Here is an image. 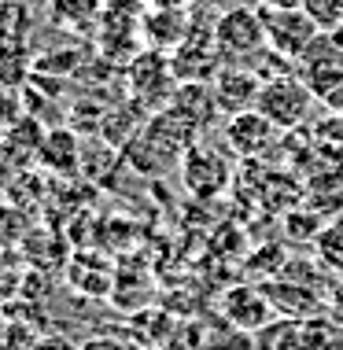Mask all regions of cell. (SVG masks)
Listing matches in <instances>:
<instances>
[{"label": "cell", "mask_w": 343, "mask_h": 350, "mask_svg": "<svg viewBox=\"0 0 343 350\" xmlns=\"http://www.w3.org/2000/svg\"><path fill=\"white\" fill-rule=\"evenodd\" d=\"M214 49L225 63H244L251 67V59H262L266 52V23H262V8H247L236 4L222 12V18L214 23Z\"/></svg>", "instance_id": "obj_1"}, {"label": "cell", "mask_w": 343, "mask_h": 350, "mask_svg": "<svg viewBox=\"0 0 343 350\" xmlns=\"http://www.w3.org/2000/svg\"><path fill=\"white\" fill-rule=\"evenodd\" d=\"M314 103H318V96L303 85V78L295 70H281L273 74V78L262 81V92H259V107L266 118L273 122L277 129H299L307 126Z\"/></svg>", "instance_id": "obj_2"}, {"label": "cell", "mask_w": 343, "mask_h": 350, "mask_svg": "<svg viewBox=\"0 0 343 350\" xmlns=\"http://www.w3.org/2000/svg\"><path fill=\"white\" fill-rule=\"evenodd\" d=\"M295 74L318 100H325L332 89L343 81V26L336 30H321L314 37V44L299 55Z\"/></svg>", "instance_id": "obj_3"}, {"label": "cell", "mask_w": 343, "mask_h": 350, "mask_svg": "<svg viewBox=\"0 0 343 350\" xmlns=\"http://www.w3.org/2000/svg\"><path fill=\"white\" fill-rule=\"evenodd\" d=\"M262 23H266V49L288 59L292 67L314 44V37L321 33V26L303 8H262Z\"/></svg>", "instance_id": "obj_4"}, {"label": "cell", "mask_w": 343, "mask_h": 350, "mask_svg": "<svg viewBox=\"0 0 343 350\" xmlns=\"http://www.w3.org/2000/svg\"><path fill=\"white\" fill-rule=\"evenodd\" d=\"M181 177H185V185H188L192 196H199V200H214V196L229 185L233 170H229V159L218 148L199 144L196 140V144L185 151V159H181Z\"/></svg>", "instance_id": "obj_5"}, {"label": "cell", "mask_w": 343, "mask_h": 350, "mask_svg": "<svg viewBox=\"0 0 343 350\" xmlns=\"http://www.w3.org/2000/svg\"><path fill=\"white\" fill-rule=\"evenodd\" d=\"M262 74L255 67H244V63H229L214 74V96L222 115H240V111H255L259 107V92H262Z\"/></svg>", "instance_id": "obj_6"}, {"label": "cell", "mask_w": 343, "mask_h": 350, "mask_svg": "<svg viewBox=\"0 0 343 350\" xmlns=\"http://www.w3.org/2000/svg\"><path fill=\"white\" fill-rule=\"evenodd\" d=\"M277 137V126L262 115V111H240V115H229L225 122V144L233 155L240 159H255Z\"/></svg>", "instance_id": "obj_7"}, {"label": "cell", "mask_w": 343, "mask_h": 350, "mask_svg": "<svg viewBox=\"0 0 343 350\" xmlns=\"http://www.w3.org/2000/svg\"><path fill=\"white\" fill-rule=\"evenodd\" d=\"M222 314L233 328H240V332L255 336L262 332L266 325H270L273 317V306L270 299H266V291H255V288H233L222 302Z\"/></svg>", "instance_id": "obj_8"}, {"label": "cell", "mask_w": 343, "mask_h": 350, "mask_svg": "<svg viewBox=\"0 0 343 350\" xmlns=\"http://www.w3.org/2000/svg\"><path fill=\"white\" fill-rule=\"evenodd\" d=\"M170 107H174L185 122H192L199 133H203L207 126H214V118L222 115L218 96L207 81H177L174 96H170Z\"/></svg>", "instance_id": "obj_9"}, {"label": "cell", "mask_w": 343, "mask_h": 350, "mask_svg": "<svg viewBox=\"0 0 343 350\" xmlns=\"http://www.w3.org/2000/svg\"><path fill=\"white\" fill-rule=\"evenodd\" d=\"M37 159H41L52 174L71 177V174H78V166H81V140L74 137L71 129H52V133L41 140Z\"/></svg>", "instance_id": "obj_10"}, {"label": "cell", "mask_w": 343, "mask_h": 350, "mask_svg": "<svg viewBox=\"0 0 343 350\" xmlns=\"http://www.w3.org/2000/svg\"><path fill=\"white\" fill-rule=\"evenodd\" d=\"M30 217H26L18 206H0V251H15L26 243L30 236Z\"/></svg>", "instance_id": "obj_11"}, {"label": "cell", "mask_w": 343, "mask_h": 350, "mask_svg": "<svg viewBox=\"0 0 343 350\" xmlns=\"http://www.w3.org/2000/svg\"><path fill=\"white\" fill-rule=\"evenodd\" d=\"M23 277H26L23 262L12 251H0V302H12L23 291Z\"/></svg>", "instance_id": "obj_12"}, {"label": "cell", "mask_w": 343, "mask_h": 350, "mask_svg": "<svg viewBox=\"0 0 343 350\" xmlns=\"http://www.w3.org/2000/svg\"><path fill=\"white\" fill-rule=\"evenodd\" d=\"M303 12H307L321 30L343 26V0H303Z\"/></svg>", "instance_id": "obj_13"}, {"label": "cell", "mask_w": 343, "mask_h": 350, "mask_svg": "<svg viewBox=\"0 0 343 350\" xmlns=\"http://www.w3.org/2000/svg\"><path fill=\"white\" fill-rule=\"evenodd\" d=\"M318 243H321V258L343 269V217H340V221H332L329 229H321Z\"/></svg>", "instance_id": "obj_14"}, {"label": "cell", "mask_w": 343, "mask_h": 350, "mask_svg": "<svg viewBox=\"0 0 343 350\" xmlns=\"http://www.w3.org/2000/svg\"><path fill=\"white\" fill-rule=\"evenodd\" d=\"M74 350H137V347H129L122 336H107V332H100V336H89V339H81Z\"/></svg>", "instance_id": "obj_15"}, {"label": "cell", "mask_w": 343, "mask_h": 350, "mask_svg": "<svg viewBox=\"0 0 343 350\" xmlns=\"http://www.w3.org/2000/svg\"><path fill=\"white\" fill-rule=\"evenodd\" d=\"M0 350H34V336H23L18 325H8L4 339H0Z\"/></svg>", "instance_id": "obj_16"}, {"label": "cell", "mask_w": 343, "mask_h": 350, "mask_svg": "<svg viewBox=\"0 0 343 350\" xmlns=\"http://www.w3.org/2000/svg\"><path fill=\"white\" fill-rule=\"evenodd\" d=\"M78 343H71V339H63V336H41V339H34V350H74Z\"/></svg>", "instance_id": "obj_17"}, {"label": "cell", "mask_w": 343, "mask_h": 350, "mask_svg": "<svg viewBox=\"0 0 343 350\" xmlns=\"http://www.w3.org/2000/svg\"><path fill=\"white\" fill-rule=\"evenodd\" d=\"M321 103H325V107L332 111V115H343V81H340L336 89H332V92H329V96L321 100Z\"/></svg>", "instance_id": "obj_18"}, {"label": "cell", "mask_w": 343, "mask_h": 350, "mask_svg": "<svg viewBox=\"0 0 343 350\" xmlns=\"http://www.w3.org/2000/svg\"><path fill=\"white\" fill-rule=\"evenodd\" d=\"M262 8H303V0H259Z\"/></svg>", "instance_id": "obj_19"}, {"label": "cell", "mask_w": 343, "mask_h": 350, "mask_svg": "<svg viewBox=\"0 0 343 350\" xmlns=\"http://www.w3.org/2000/svg\"><path fill=\"white\" fill-rule=\"evenodd\" d=\"M4 332H8V325H4V321H0V339H4Z\"/></svg>", "instance_id": "obj_20"}, {"label": "cell", "mask_w": 343, "mask_h": 350, "mask_svg": "<svg viewBox=\"0 0 343 350\" xmlns=\"http://www.w3.org/2000/svg\"><path fill=\"white\" fill-rule=\"evenodd\" d=\"M137 350H166V347H137Z\"/></svg>", "instance_id": "obj_21"}]
</instances>
